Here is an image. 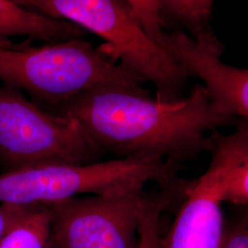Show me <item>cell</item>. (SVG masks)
I'll return each mask as SVG.
<instances>
[{
	"mask_svg": "<svg viewBox=\"0 0 248 248\" xmlns=\"http://www.w3.org/2000/svg\"><path fill=\"white\" fill-rule=\"evenodd\" d=\"M160 11L177 18L194 35L209 26L213 13V0H157Z\"/></svg>",
	"mask_w": 248,
	"mask_h": 248,
	"instance_id": "obj_11",
	"label": "cell"
},
{
	"mask_svg": "<svg viewBox=\"0 0 248 248\" xmlns=\"http://www.w3.org/2000/svg\"><path fill=\"white\" fill-rule=\"evenodd\" d=\"M218 248H248L247 220L224 227Z\"/></svg>",
	"mask_w": 248,
	"mask_h": 248,
	"instance_id": "obj_14",
	"label": "cell"
},
{
	"mask_svg": "<svg viewBox=\"0 0 248 248\" xmlns=\"http://www.w3.org/2000/svg\"><path fill=\"white\" fill-rule=\"evenodd\" d=\"M23 9L74 23L107 41L111 56L157 90V100L172 103L191 75L156 45L122 0H9Z\"/></svg>",
	"mask_w": 248,
	"mask_h": 248,
	"instance_id": "obj_3",
	"label": "cell"
},
{
	"mask_svg": "<svg viewBox=\"0 0 248 248\" xmlns=\"http://www.w3.org/2000/svg\"><path fill=\"white\" fill-rule=\"evenodd\" d=\"M146 94L116 87L91 89L60 104V114L75 119L101 153L155 155L177 165L210 150L208 133L235 120L214 108L202 85L172 103Z\"/></svg>",
	"mask_w": 248,
	"mask_h": 248,
	"instance_id": "obj_1",
	"label": "cell"
},
{
	"mask_svg": "<svg viewBox=\"0 0 248 248\" xmlns=\"http://www.w3.org/2000/svg\"><path fill=\"white\" fill-rule=\"evenodd\" d=\"M133 12V16L141 24L151 39L160 45L164 31H162L163 19L161 17L157 0H124Z\"/></svg>",
	"mask_w": 248,
	"mask_h": 248,
	"instance_id": "obj_13",
	"label": "cell"
},
{
	"mask_svg": "<svg viewBox=\"0 0 248 248\" xmlns=\"http://www.w3.org/2000/svg\"><path fill=\"white\" fill-rule=\"evenodd\" d=\"M173 198L174 196L162 190L153 194L139 224V242L137 248H161L160 218L164 210L172 202Z\"/></svg>",
	"mask_w": 248,
	"mask_h": 248,
	"instance_id": "obj_12",
	"label": "cell"
},
{
	"mask_svg": "<svg viewBox=\"0 0 248 248\" xmlns=\"http://www.w3.org/2000/svg\"><path fill=\"white\" fill-rule=\"evenodd\" d=\"M203 175L190 184L176 219L161 248H218L224 228L222 204L225 202L222 165L213 151Z\"/></svg>",
	"mask_w": 248,
	"mask_h": 248,
	"instance_id": "obj_8",
	"label": "cell"
},
{
	"mask_svg": "<svg viewBox=\"0 0 248 248\" xmlns=\"http://www.w3.org/2000/svg\"><path fill=\"white\" fill-rule=\"evenodd\" d=\"M87 32L71 22L23 9L9 0H0V45L18 36L58 44L82 38Z\"/></svg>",
	"mask_w": 248,
	"mask_h": 248,
	"instance_id": "obj_9",
	"label": "cell"
},
{
	"mask_svg": "<svg viewBox=\"0 0 248 248\" xmlns=\"http://www.w3.org/2000/svg\"><path fill=\"white\" fill-rule=\"evenodd\" d=\"M179 165L159 156L134 155L104 162L54 164L0 173V202L51 204L81 194L112 195L155 183L173 196L189 186L179 178Z\"/></svg>",
	"mask_w": 248,
	"mask_h": 248,
	"instance_id": "obj_2",
	"label": "cell"
},
{
	"mask_svg": "<svg viewBox=\"0 0 248 248\" xmlns=\"http://www.w3.org/2000/svg\"><path fill=\"white\" fill-rule=\"evenodd\" d=\"M52 216L49 204L27 205L0 241V248H48Z\"/></svg>",
	"mask_w": 248,
	"mask_h": 248,
	"instance_id": "obj_10",
	"label": "cell"
},
{
	"mask_svg": "<svg viewBox=\"0 0 248 248\" xmlns=\"http://www.w3.org/2000/svg\"><path fill=\"white\" fill-rule=\"evenodd\" d=\"M27 206L0 202V241L11 225L24 213Z\"/></svg>",
	"mask_w": 248,
	"mask_h": 248,
	"instance_id": "obj_15",
	"label": "cell"
},
{
	"mask_svg": "<svg viewBox=\"0 0 248 248\" xmlns=\"http://www.w3.org/2000/svg\"><path fill=\"white\" fill-rule=\"evenodd\" d=\"M159 46L191 77L202 78L213 106L221 115L248 119V69L221 61L223 45L211 29L193 39L181 31L165 32Z\"/></svg>",
	"mask_w": 248,
	"mask_h": 248,
	"instance_id": "obj_7",
	"label": "cell"
},
{
	"mask_svg": "<svg viewBox=\"0 0 248 248\" xmlns=\"http://www.w3.org/2000/svg\"><path fill=\"white\" fill-rule=\"evenodd\" d=\"M152 196L142 187L49 204L48 248H137L139 224Z\"/></svg>",
	"mask_w": 248,
	"mask_h": 248,
	"instance_id": "obj_5",
	"label": "cell"
},
{
	"mask_svg": "<svg viewBox=\"0 0 248 248\" xmlns=\"http://www.w3.org/2000/svg\"><path fill=\"white\" fill-rule=\"evenodd\" d=\"M101 154L71 117L45 112L22 91L0 87L1 173L45 165L97 162Z\"/></svg>",
	"mask_w": 248,
	"mask_h": 248,
	"instance_id": "obj_4",
	"label": "cell"
},
{
	"mask_svg": "<svg viewBox=\"0 0 248 248\" xmlns=\"http://www.w3.org/2000/svg\"><path fill=\"white\" fill-rule=\"evenodd\" d=\"M97 62L90 45L81 39L32 47L0 45V79L34 98L62 104L90 89Z\"/></svg>",
	"mask_w": 248,
	"mask_h": 248,
	"instance_id": "obj_6",
	"label": "cell"
}]
</instances>
